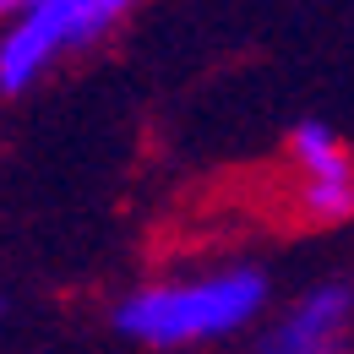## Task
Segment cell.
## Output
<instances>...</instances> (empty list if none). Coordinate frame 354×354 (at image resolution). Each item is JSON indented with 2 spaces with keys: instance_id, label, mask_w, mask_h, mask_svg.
Returning <instances> with one entry per match:
<instances>
[{
  "instance_id": "5",
  "label": "cell",
  "mask_w": 354,
  "mask_h": 354,
  "mask_svg": "<svg viewBox=\"0 0 354 354\" xmlns=\"http://www.w3.org/2000/svg\"><path fill=\"white\" fill-rule=\"evenodd\" d=\"M6 327H11V300L0 295V338H6Z\"/></svg>"
},
{
  "instance_id": "6",
  "label": "cell",
  "mask_w": 354,
  "mask_h": 354,
  "mask_svg": "<svg viewBox=\"0 0 354 354\" xmlns=\"http://www.w3.org/2000/svg\"><path fill=\"white\" fill-rule=\"evenodd\" d=\"M17 6H22V0H0V17H6V11H17Z\"/></svg>"
},
{
  "instance_id": "2",
  "label": "cell",
  "mask_w": 354,
  "mask_h": 354,
  "mask_svg": "<svg viewBox=\"0 0 354 354\" xmlns=\"http://www.w3.org/2000/svg\"><path fill=\"white\" fill-rule=\"evenodd\" d=\"M131 11L136 0H22L0 17V93L39 88L66 60L98 49Z\"/></svg>"
},
{
  "instance_id": "1",
  "label": "cell",
  "mask_w": 354,
  "mask_h": 354,
  "mask_svg": "<svg viewBox=\"0 0 354 354\" xmlns=\"http://www.w3.org/2000/svg\"><path fill=\"white\" fill-rule=\"evenodd\" d=\"M272 306V283L257 262H207L191 272H158L115 300V333L147 354H191L240 338Z\"/></svg>"
},
{
  "instance_id": "3",
  "label": "cell",
  "mask_w": 354,
  "mask_h": 354,
  "mask_svg": "<svg viewBox=\"0 0 354 354\" xmlns=\"http://www.w3.org/2000/svg\"><path fill=\"white\" fill-rule=\"evenodd\" d=\"M283 158H289V191L300 218L316 229H338L354 213V153L344 131L322 115L295 120L283 136Z\"/></svg>"
},
{
  "instance_id": "4",
  "label": "cell",
  "mask_w": 354,
  "mask_h": 354,
  "mask_svg": "<svg viewBox=\"0 0 354 354\" xmlns=\"http://www.w3.org/2000/svg\"><path fill=\"white\" fill-rule=\"evenodd\" d=\"M349 333H354L349 278H322L267 316L257 354H349Z\"/></svg>"
}]
</instances>
